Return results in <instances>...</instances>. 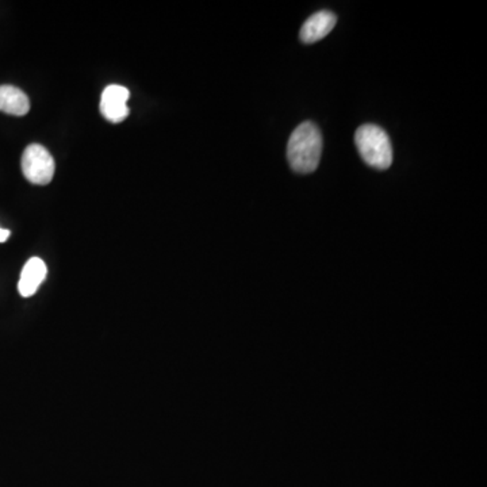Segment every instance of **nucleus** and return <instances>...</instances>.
<instances>
[{
  "instance_id": "obj_4",
  "label": "nucleus",
  "mask_w": 487,
  "mask_h": 487,
  "mask_svg": "<svg viewBox=\"0 0 487 487\" xmlns=\"http://www.w3.org/2000/svg\"><path fill=\"white\" fill-rule=\"evenodd\" d=\"M130 92L120 84L107 86L105 91L102 92L101 98V114L111 123H121L129 117V102Z\"/></svg>"
},
{
  "instance_id": "obj_8",
  "label": "nucleus",
  "mask_w": 487,
  "mask_h": 487,
  "mask_svg": "<svg viewBox=\"0 0 487 487\" xmlns=\"http://www.w3.org/2000/svg\"><path fill=\"white\" fill-rule=\"evenodd\" d=\"M11 236V231L7 229L0 228V243H6Z\"/></svg>"
},
{
  "instance_id": "obj_5",
  "label": "nucleus",
  "mask_w": 487,
  "mask_h": 487,
  "mask_svg": "<svg viewBox=\"0 0 487 487\" xmlns=\"http://www.w3.org/2000/svg\"><path fill=\"white\" fill-rule=\"evenodd\" d=\"M337 23V16L332 11L322 10L310 16L302 26L299 38L304 44H314L325 38Z\"/></svg>"
},
{
  "instance_id": "obj_2",
  "label": "nucleus",
  "mask_w": 487,
  "mask_h": 487,
  "mask_svg": "<svg viewBox=\"0 0 487 487\" xmlns=\"http://www.w3.org/2000/svg\"><path fill=\"white\" fill-rule=\"evenodd\" d=\"M356 148L365 164L375 169H387L393 164V147L387 133L377 125L360 126L355 134Z\"/></svg>"
},
{
  "instance_id": "obj_7",
  "label": "nucleus",
  "mask_w": 487,
  "mask_h": 487,
  "mask_svg": "<svg viewBox=\"0 0 487 487\" xmlns=\"http://www.w3.org/2000/svg\"><path fill=\"white\" fill-rule=\"evenodd\" d=\"M30 110L28 95L16 86H0V111L14 117H23Z\"/></svg>"
},
{
  "instance_id": "obj_6",
  "label": "nucleus",
  "mask_w": 487,
  "mask_h": 487,
  "mask_svg": "<svg viewBox=\"0 0 487 487\" xmlns=\"http://www.w3.org/2000/svg\"><path fill=\"white\" fill-rule=\"evenodd\" d=\"M47 275L45 261L40 258H31L23 267L18 282V291L23 298L33 297L44 283Z\"/></svg>"
},
{
  "instance_id": "obj_3",
  "label": "nucleus",
  "mask_w": 487,
  "mask_h": 487,
  "mask_svg": "<svg viewBox=\"0 0 487 487\" xmlns=\"http://www.w3.org/2000/svg\"><path fill=\"white\" fill-rule=\"evenodd\" d=\"M21 164L25 178L33 184L46 185L55 176V160L45 147L40 144H31L25 149Z\"/></svg>"
},
{
  "instance_id": "obj_1",
  "label": "nucleus",
  "mask_w": 487,
  "mask_h": 487,
  "mask_svg": "<svg viewBox=\"0 0 487 487\" xmlns=\"http://www.w3.org/2000/svg\"><path fill=\"white\" fill-rule=\"evenodd\" d=\"M322 136L313 122L301 123L291 134L287 144L290 167L297 173H311L320 164Z\"/></svg>"
}]
</instances>
